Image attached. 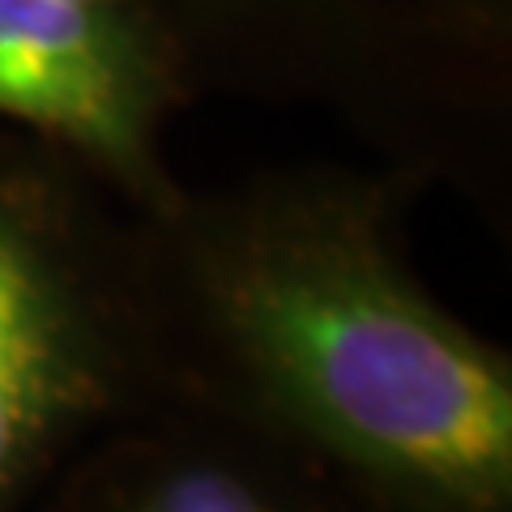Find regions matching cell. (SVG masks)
Masks as SVG:
<instances>
[{"label":"cell","instance_id":"6da1fadb","mask_svg":"<svg viewBox=\"0 0 512 512\" xmlns=\"http://www.w3.org/2000/svg\"><path fill=\"white\" fill-rule=\"evenodd\" d=\"M124 282L150 406L261 431L376 512H512V359L410 278L372 197L167 218Z\"/></svg>","mask_w":512,"mask_h":512},{"label":"cell","instance_id":"7a4b0ae2","mask_svg":"<svg viewBox=\"0 0 512 512\" xmlns=\"http://www.w3.org/2000/svg\"><path fill=\"white\" fill-rule=\"evenodd\" d=\"M150 410L124 265L39 167L0 158V512H35L82 448Z\"/></svg>","mask_w":512,"mask_h":512},{"label":"cell","instance_id":"3957f363","mask_svg":"<svg viewBox=\"0 0 512 512\" xmlns=\"http://www.w3.org/2000/svg\"><path fill=\"white\" fill-rule=\"evenodd\" d=\"M35 512H376L363 495L261 431L150 406L99 431Z\"/></svg>","mask_w":512,"mask_h":512},{"label":"cell","instance_id":"277c9868","mask_svg":"<svg viewBox=\"0 0 512 512\" xmlns=\"http://www.w3.org/2000/svg\"><path fill=\"white\" fill-rule=\"evenodd\" d=\"M0 116L22 120L163 201L150 154L154 90L99 5L0 0Z\"/></svg>","mask_w":512,"mask_h":512},{"label":"cell","instance_id":"5b68a950","mask_svg":"<svg viewBox=\"0 0 512 512\" xmlns=\"http://www.w3.org/2000/svg\"><path fill=\"white\" fill-rule=\"evenodd\" d=\"M77 5H99V0H77Z\"/></svg>","mask_w":512,"mask_h":512}]
</instances>
